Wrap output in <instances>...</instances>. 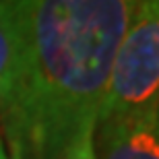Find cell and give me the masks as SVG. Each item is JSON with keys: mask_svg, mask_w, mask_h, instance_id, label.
Returning <instances> with one entry per match:
<instances>
[{"mask_svg": "<svg viewBox=\"0 0 159 159\" xmlns=\"http://www.w3.org/2000/svg\"><path fill=\"white\" fill-rule=\"evenodd\" d=\"M136 0H31L21 46L0 87V136L11 159H62L97 118Z\"/></svg>", "mask_w": 159, "mask_h": 159, "instance_id": "obj_1", "label": "cell"}, {"mask_svg": "<svg viewBox=\"0 0 159 159\" xmlns=\"http://www.w3.org/2000/svg\"><path fill=\"white\" fill-rule=\"evenodd\" d=\"M159 107V8L134 4L118 46L97 122Z\"/></svg>", "mask_w": 159, "mask_h": 159, "instance_id": "obj_2", "label": "cell"}, {"mask_svg": "<svg viewBox=\"0 0 159 159\" xmlns=\"http://www.w3.org/2000/svg\"><path fill=\"white\" fill-rule=\"evenodd\" d=\"M97 159H159V107L95 126Z\"/></svg>", "mask_w": 159, "mask_h": 159, "instance_id": "obj_3", "label": "cell"}, {"mask_svg": "<svg viewBox=\"0 0 159 159\" xmlns=\"http://www.w3.org/2000/svg\"><path fill=\"white\" fill-rule=\"evenodd\" d=\"M29 4L31 0H0V87L15 66Z\"/></svg>", "mask_w": 159, "mask_h": 159, "instance_id": "obj_4", "label": "cell"}, {"mask_svg": "<svg viewBox=\"0 0 159 159\" xmlns=\"http://www.w3.org/2000/svg\"><path fill=\"white\" fill-rule=\"evenodd\" d=\"M95 126H97V118H89L79 126L75 136L70 139L68 147L64 151L62 159H97L95 155Z\"/></svg>", "mask_w": 159, "mask_h": 159, "instance_id": "obj_5", "label": "cell"}, {"mask_svg": "<svg viewBox=\"0 0 159 159\" xmlns=\"http://www.w3.org/2000/svg\"><path fill=\"white\" fill-rule=\"evenodd\" d=\"M0 159H11V155H8V151H6V147H4L2 136H0Z\"/></svg>", "mask_w": 159, "mask_h": 159, "instance_id": "obj_6", "label": "cell"}, {"mask_svg": "<svg viewBox=\"0 0 159 159\" xmlns=\"http://www.w3.org/2000/svg\"><path fill=\"white\" fill-rule=\"evenodd\" d=\"M141 4H147V6H153V8H159V0H136Z\"/></svg>", "mask_w": 159, "mask_h": 159, "instance_id": "obj_7", "label": "cell"}]
</instances>
